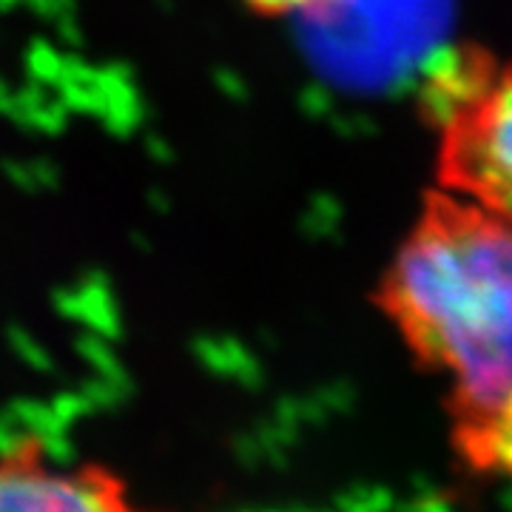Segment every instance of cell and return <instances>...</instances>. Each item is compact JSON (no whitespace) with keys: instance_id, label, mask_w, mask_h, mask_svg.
Here are the masks:
<instances>
[{"instance_id":"9c48e42d","label":"cell","mask_w":512,"mask_h":512,"mask_svg":"<svg viewBox=\"0 0 512 512\" xmlns=\"http://www.w3.org/2000/svg\"><path fill=\"white\" fill-rule=\"evenodd\" d=\"M20 0H0V9H12V6H18Z\"/></svg>"},{"instance_id":"6da1fadb","label":"cell","mask_w":512,"mask_h":512,"mask_svg":"<svg viewBox=\"0 0 512 512\" xmlns=\"http://www.w3.org/2000/svg\"><path fill=\"white\" fill-rule=\"evenodd\" d=\"M379 302L407 353L444 390L450 433L512 402V222L433 185Z\"/></svg>"},{"instance_id":"ba28073f","label":"cell","mask_w":512,"mask_h":512,"mask_svg":"<svg viewBox=\"0 0 512 512\" xmlns=\"http://www.w3.org/2000/svg\"><path fill=\"white\" fill-rule=\"evenodd\" d=\"M220 86L225 92H231L234 97H242L245 89H242V80H239L237 74H220Z\"/></svg>"},{"instance_id":"5b68a950","label":"cell","mask_w":512,"mask_h":512,"mask_svg":"<svg viewBox=\"0 0 512 512\" xmlns=\"http://www.w3.org/2000/svg\"><path fill=\"white\" fill-rule=\"evenodd\" d=\"M26 66H29L35 86H57L66 74V57L60 55L55 46L37 40L26 55Z\"/></svg>"},{"instance_id":"277c9868","label":"cell","mask_w":512,"mask_h":512,"mask_svg":"<svg viewBox=\"0 0 512 512\" xmlns=\"http://www.w3.org/2000/svg\"><path fill=\"white\" fill-rule=\"evenodd\" d=\"M450 444L473 476L512 484V402L478 427L450 433Z\"/></svg>"},{"instance_id":"52a82bcc","label":"cell","mask_w":512,"mask_h":512,"mask_svg":"<svg viewBox=\"0 0 512 512\" xmlns=\"http://www.w3.org/2000/svg\"><path fill=\"white\" fill-rule=\"evenodd\" d=\"M35 12L40 15H49V18L63 20L69 18L72 12H69V0H26Z\"/></svg>"},{"instance_id":"3957f363","label":"cell","mask_w":512,"mask_h":512,"mask_svg":"<svg viewBox=\"0 0 512 512\" xmlns=\"http://www.w3.org/2000/svg\"><path fill=\"white\" fill-rule=\"evenodd\" d=\"M0 512H143L117 481L29 453L0 456Z\"/></svg>"},{"instance_id":"8992f818","label":"cell","mask_w":512,"mask_h":512,"mask_svg":"<svg viewBox=\"0 0 512 512\" xmlns=\"http://www.w3.org/2000/svg\"><path fill=\"white\" fill-rule=\"evenodd\" d=\"M262 12H279V15H305V18H325L336 9H345L350 0H248Z\"/></svg>"},{"instance_id":"7a4b0ae2","label":"cell","mask_w":512,"mask_h":512,"mask_svg":"<svg viewBox=\"0 0 512 512\" xmlns=\"http://www.w3.org/2000/svg\"><path fill=\"white\" fill-rule=\"evenodd\" d=\"M433 185L512 222V55L461 46L421 83Z\"/></svg>"}]
</instances>
